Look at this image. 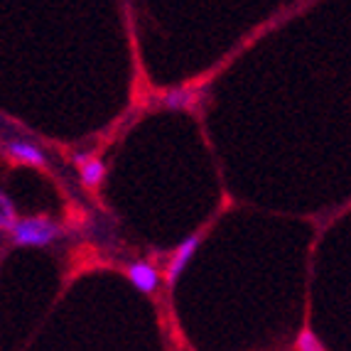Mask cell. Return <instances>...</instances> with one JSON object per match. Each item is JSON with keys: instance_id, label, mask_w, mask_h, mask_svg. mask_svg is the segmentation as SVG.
<instances>
[{"instance_id": "obj_2", "label": "cell", "mask_w": 351, "mask_h": 351, "mask_svg": "<svg viewBox=\"0 0 351 351\" xmlns=\"http://www.w3.org/2000/svg\"><path fill=\"white\" fill-rule=\"evenodd\" d=\"M3 155L12 162L32 165V167H47V152L42 150L37 143L27 138H8L3 141Z\"/></svg>"}, {"instance_id": "obj_6", "label": "cell", "mask_w": 351, "mask_h": 351, "mask_svg": "<svg viewBox=\"0 0 351 351\" xmlns=\"http://www.w3.org/2000/svg\"><path fill=\"white\" fill-rule=\"evenodd\" d=\"M79 175H82V182L86 184V187L96 189L101 184V182H104V177H106V165H104V160L91 158L88 162H84L82 167H79Z\"/></svg>"}, {"instance_id": "obj_7", "label": "cell", "mask_w": 351, "mask_h": 351, "mask_svg": "<svg viewBox=\"0 0 351 351\" xmlns=\"http://www.w3.org/2000/svg\"><path fill=\"white\" fill-rule=\"evenodd\" d=\"M18 209H15V204H12L10 194L3 192L0 194V228H3V234H10L12 226L18 223Z\"/></svg>"}, {"instance_id": "obj_4", "label": "cell", "mask_w": 351, "mask_h": 351, "mask_svg": "<svg viewBox=\"0 0 351 351\" xmlns=\"http://www.w3.org/2000/svg\"><path fill=\"white\" fill-rule=\"evenodd\" d=\"M125 276H128V280L133 282L143 295L155 293L160 285L158 268L152 263H147V261H133V263H128L125 265Z\"/></svg>"}, {"instance_id": "obj_3", "label": "cell", "mask_w": 351, "mask_h": 351, "mask_svg": "<svg viewBox=\"0 0 351 351\" xmlns=\"http://www.w3.org/2000/svg\"><path fill=\"white\" fill-rule=\"evenodd\" d=\"M199 243H202V234H194V236H189V239H184L180 246H177V251L172 253V261L167 263V270H165V282H167V285H175V282L180 280V276L187 270L189 261L194 258V253H197Z\"/></svg>"}, {"instance_id": "obj_8", "label": "cell", "mask_w": 351, "mask_h": 351, "mask_svg": "<svg viewBox=\"0 0 351 351\" xmlns=\"http://www.w3.org/2000/svg\"><path fill=\"white\" fill-rule=\"evenodd\" d=\"M298 351H324V349H322V344H319V339L315 337V332L304 329L298 337Z\"/></svg>"}, {"instance_id": "obj_5", "label": "cell", "mask_w": 351, "mask_h": 351, "mask_svg": "<svg viewBox=\"0 0 351 351\" xmlns=\"http://www.w3.org/2000/svg\"><path fill=\"white\" fill-rule=\"evenodd\" d=\"M160 104L165 108H172V111H184V108H192L194 91L192 88H172V91H165L160 96Z\"/></svg>"}, {"instance_id": "obj_1", "label": "cell", "mask_w": 351, "mask_h": 351, "mask_svg": "<svg viewBox=\"0 0 351 351\" xmlns=\"http://www.w3.org/2000/svg\"><path fill=\"white\" fill-rule=\"evenodd\" d=\"M12 246L20 248H45L62 236V226L49 217H25L12 226Z\"/></svg>"}]
</instances>
